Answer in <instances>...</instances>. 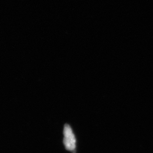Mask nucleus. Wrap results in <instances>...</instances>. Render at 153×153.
I'll list each match as a JSON object with an SVG mask.
<instances>
[{"label": "nucleus", "instance_id": "nucleus-1", "mask_svg": "<svg viewBox=\"0 0 153 153\" xmlns=\"http://www.w3.org/2000/svg\"><path fill=\"white\" fill-rule=\"evenodd\" d=\"M63 143L67 150L75 153L76 147V140L70 126L66 124L64 128Z\"/></svg>", "mask_w": 153, "mask_h": 153}]
</instances>
